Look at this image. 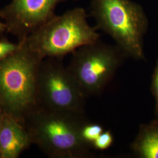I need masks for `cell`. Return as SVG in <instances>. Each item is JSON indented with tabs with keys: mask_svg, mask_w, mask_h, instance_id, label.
I'll return each mask as SVG.
<instances>
[{
	"mask_svg": "<svg viewBox=\"0 0 158 158\" xmlns=\"http://www.w3.org/2000/svg\"><path fill=\"white\" fill-rule=\"evenodd\" d=\"M72 54L68 69L85 98L101 94L127 57L116 45L100 40Z\"/></svg>",
	"mask_w": 158,
	"mask_h": 158,
	"instance_id": "obj_5",
	"label": "cell"
},
{
	"mask_svg": "<svg viewBox=\"0 0 158 158\" xmlns=\"http://www.w3.org/2000/svg\"><path fill=\"white\" fill-rule=\"evenodd\" d=\"M90 11L95 28L110 36L125 56L144 59L148 23L141 6L132 0H91Z\"/></svg>",
	"mask_w": 158,
	"mask_h": 158,
	"instance_id": "obj_4",
	"label": "cell"
},
{
	"mask_svg": "<svg viewBox=\"0 0 158 158\" xmlns=\"http://www.w3.org/2000/svg\"><path fill=\"white\" fill-rule=\"evenodd\" d=\"M2 112L1 111V110H0V122H1V117H2Z\"/></svg>",
	"mask_w": 158,
	"mask_h": 158,
	"instance_id": "obj_15",
	"label": "cell"
},
{
	"mask_svg": "<svg viewBox=\"0 0 158 158\" xmlns=\"http://www.w3.org/2000/svg\"><path fill=\"white\" fill-rule=\"evenodd\" d=\"M7 32V27L6 23L0 21V36L4 32Z\"/></svg>",
	"mask_w": 158,
	"mask_h": 158,
	"instance_id": "obj_14",
	"label": "cell"
},
{
	"mask_svg": "<svg viewBox=\"0 0 158 158\" xmlns=\"http://www.w3.org/2000/svg\"><path fill=\"white\" fill-rule=\"evenodd\" d=\"M87 120L84 114L40 108L25 122L32 144L52 158H85L91 147L83 141L80 131Z\"/></svg>",
	"mask_w": 158,
	"mask_h": 158,
	"instance_id": "obj_2",
	"label": "cell"
},
{
	"mask_svg": "<svg viewBox=\"0 0 158 158\" xmlns=\"http://www.w3.org/2000/svg\"><path fill=\"white\" fill-rule=\"evenodd\" d=\"M100 38L97 29L87 22L85 10L77 7L62 15H55L23 41L42 59H62Z\"/></svg>",
	"mask_w": 158,
	"mask_h": 158,
	"instance_id": "obj_3",
	"label": "cell"
},
{
	"mask_svg": "<svg viewBox=\"0 0 158 158\" xmlns=\"http://www.w3.org/2000/svg\"><path fill=\"white\" fill-rule=\"evenodd\" d=\"M38 91L40 108L85 114L86 98L62 59H43L39 71Z\"/></svg>",
	"mask_w": 158,
	"mask_h": 158,
	"instance_id": "obj_6",
	"label": "cell"
},
{
	"mask_svg": "<svg viewBox=\"0 0 158 158\" xmlns=\"http://www.w3.org/2000/svg\"><path fill=\"white\" fill-rule=\"evenodd\" d=\"M151 91L155 100V115L156 118H158V60L153 73Z\"/></svg>",
	"mask_w": 158,
	"mask_h": 158,
	"instance_id": "obj_13",
	"label": "cell"
},
{
	"mask_svg": "<svg viewBox=\"0 0 158 158\" xmlns=\"http://www.w3.org/2000/svg\"><path fill=\"white\" fill-rule=\"evenodd\" d=\"M131 149L139 158H158V118L140 126Z\"/></svg>",
	"mask_w": 158,
	"mask_h": 158,
	"instance_id": "obj_9",
	"label": "cell"
},
{
	"mask_svg": "<svg viewBox=\"0 0 158 158\" xmlns=\"http://www.w3.org/2000/svg\"><path fill=\"white\" fill-rule=\"evenodd\" d=\"M19 44H14L6 37L0 39V61L5 59L17 51Z\"/></svg>",
	"mask_w": 158,
	"mask_h": 158,
	"instance_id": "obj_12",
	"label": "cell"
},
{
	"mask_svg": "<svg viewBox=\"0 0 158 158\" xmlns=\"http://www.w3.org/2000/svg\"><path fill=\"white\" fill-rule=\"evenodd\" d=\"M0 61V110L25 125L40 106L38 83L43 59L25 42Z\"/></svg>",
	"mask_w": 158,
	"mask_h": 158,
	"instance_id": "obj_1",
	"label": "cell"
},
{
	"mask_svg": "<svg viewBox=\"0 0 158 158\" xmlns=\"http://www.w3.org/2000/svg\"><path fill=\"white\" fill-rule=\"evenodd\" d=\"M79 0H12L0 10L7 32L21 42L56 14L55 10L60 2Z\"/></svg>",
	"mask_w": 158,
	"mask_h": 158,
	"instance_id": "obj_7",
	"label": "cell"
},
{
	"mask_svg": "<svg viewBox=\"0 0 158 158\" xmlns=\"http://www.w3.org/2000/svg\"><path fill=\"white\" fill-rule=\"evenodd\" d=\"M104 131L102 125L87 121L81 128V138L86 145L92 148L93 143Z\"/></svg>",
	"mask_w": 158,
	"mask_h": 158,
	"instance_id": "obj_10",
	"label": "cell"
},
{
	"mask_svg": "<svg viewBox=\"0 0 158 158\" xmlns=\"http://www.w3.org/2000/svg\"><path fill=\"white\" fill-rule=\"evenodd\" d=\"M32 144L25 126L2 113L0 122V158H18Z\"/></svg>",
	"mask_w": 158,
	"mask_h": 158,
	"instance_id": "obj_8",
	"label": "cell"
},
{
	"mask_svg": "<svg viewBox=\"0 0 158 158\" xmlns=\"http://www.w3.org/2000/svg\"><path fill=\"white\" fill-rule=\"evenodd\" d=\"M114 136L111 131H104L93 143L92 147L98 151H105L112 146Z\"/></svg>",
	"mask_w": 158,
	"mask_h": 158,
	"instance_id": "obj_11",
	"label": "cell"
}]
</instances>
